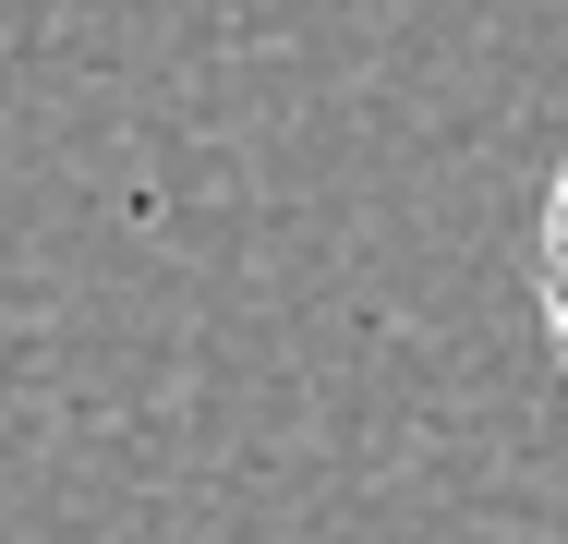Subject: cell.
<instances>
[{"label": "cell", "mask_w": 568, "mask_h": 544, "mask_svg": "<svg viewBox=\"0 0 568 544\" xmlns=\"http://www.w3.org/2000/svg\"><path fill=\"white\" fill-rule=\"evenodd\" d=\"M545 326H557V363H568V158H557V194H545Z\"/></svg>", "instance_id": "1"}]
</instances>
